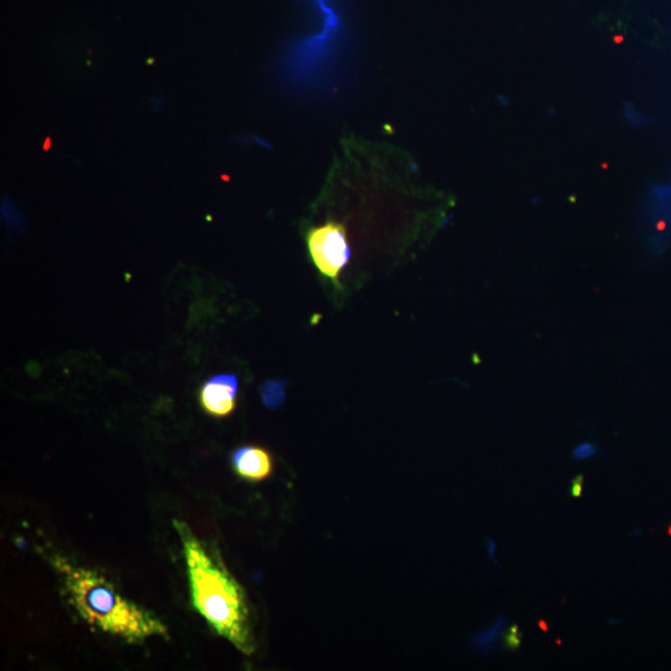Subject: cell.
Listing matches in <instances>:
<instances>
[{
    "instance_id": "1",
    "label": "cell",
    "mask_w": 671,
    "mask_h": 671,
    "mask_svg": "<svg viewBox=\"0 0 671 671\" xmlns=\"http://www.w3.org/2000/svg\"><path fill=\"white\" fill-rule=\"evenodd\" d=\"M186 558L192 601L197 612L219 637L229 640L240 652L255 650L250 613L242 586L186 522L174 521Z\"/></svg>"
},
{
    "instance_id": "2",
    "label": "cell",
    "mask_w": 671,
    "mask_h": 671,
    "mask_svg": "<svg viewBox=\"0 0 671 671\" xmlns=\"http://www.w3.org/2000/svg\"><path fill=\"white\" fill-rule=\"evenodd\" d=\"M54 566L63 577L69 602L90 626L130 643L168 638L167 627L160 619L128 601L104 576L61 557H54Z\"/></svg>"
},
{
    "instance_id": "3",
    "label": "cell",
    "mask_w": 671,
    "mask_h": 671,
    "mask_svg": "<svg viewBox=\"0 0 671 671\" xmlns=\"http://www.w3.org/2000/svg\"><path fill=\"white\" fill-rule=\"evenodd\" d=\"M307 249L319 273L332 284L340 286L343 269L351 259L345 225L327 222L306 233Z\"/></svg>"
},
{
    "instance_id": "4",
    "label": "cell",
    "mask_w": 671,
    "mask_h": 671,
    "mask_svg": "<svg viewBox=\"0 0 671 671\" xmlns=\"http://www.w3.org/2000/svg\"><path fill=\"white\" fill-rule=\"evenodd\" d=\"M238 378L234 375L214 376L203 384L199 402L210 417L227 418L237 408Z\"/></svg>"
},
{
    "instance_id": "5",
    "label": "cell",
    "mask_w": 671,
    "mask_h": 671,
    "mask_svg": "<svg viewBox=\"0 0 671 671\" xmlns=\"http://www.w3.org/2000/svg\"><path fill=\"white\" fill-rule=\"evenodd\" d=\"M235 474L252 483H260L273 474L274 460L268 450L258 445H245L232 454Z\"/></svg>"
},
{
    "instance_id": "6",
    "label": "cell",
    "mask_w": 671,
    "mask_h": 671,
    "mask_svg": "<svg viewBox=\"0 0 671 671\" xmlns=\"http://www.w3.org/2000/svg\"><path fill=\"white\" fill-rule=\"evenodd\" d=\"M649 215L654 228L653 248L665 250L671 244V183L652 189Z\"/></svg>"
},
{
    "instance_id": "7",
    "label": "cell",
    "mask_w": 671,
    "mask_h": 671,
    "mask_svg": "<svg viewBox=\"0 0 671 671\" xmlns=\"http://www.w3.org/2000/svg\"><path fill=\"white\" fill-rule=\"evenodd\" d=\"M285 384L284 379L279 381H266L261 384L260 396L266 407L275 409L281 406L285 401Z\"/></svg>"
},
{
    "instance_id": "8",
    "label": "cell",
    "mask_w": 671,
    "mask_h": 671,
    "mask_svg": "<svg viewBox=\"0 0 671 671\" xmlns=\"http://www.w3.org/2000/svg\"><path fill=\"white\" fill-rule=\"evenodd\" d=\"M598 454V447L591 442L578 444L571 454V457L576 460H587Z\"/></svg>"
},
{
    "instance_id": "9",
    "label": "cell",
    "mask_w": 671,
    "mask_h": 671,
    "mask_svg": "<svg viewBox=\"0 0 671 671\" xmlns=\"http://www.w3.org/2000/svg\"><path fill=\"white\" fill-rule=\"evenodd\" d=\"M624 117H626L627 121L632 126H645L648 125L649 122L647 116L639 114V112L635 110L633 106H630V104L624 106Z\"/></svg>"
},
{
    "instance_id": "10",
    "label": "cell",
    "mask_w": 671,
    "mask_h": 671,
    "mask_svg": "<svg viewBox=\"0 0 671 671\" xmlns=\"http://www.w3.org/2000/svg\"><path fill=\"white\" fill-rule=\"evenodd\" d=\"M521 640H522V634L519 632V627L512 626L509 629V632H507L505 635L506 648H509L510 650L519 649L521 645Z\"/></svg>"
},
{
    "instance_id": "11",
    "label": "cell",
    "mask_w": 671,
    "mask_h": 671,
    "mask_svg": "<svg viewBox=\"0 0 671 671\" xmlns=\"http://www.w3.org/2000/svg\"><path fill=\"white\" fill-rule=\"evenodd\" d=\"M583 481H585V476H583L582 474L577 475L576 478L572 480L571 485L572 498H581L583 494Z\"/></svg>"
},
{
    "instance_id": "12",
    "label": "cell",
    "mask_w": 671,
    "mask_h": 671,
    "mask_svg": "<svg viewBox=\"0 0 671 671\" xmlns=\"http://www.w3.org/2000/svg\"><path fill=\"white\" fill-rule=\"evenodd\" d=\"M537 624H539V627H540L542 630H544V632H547V629H548V628H547V623H546L545 621H542V619H540V621L537 622Z\"/></svg>"
},
{
    "instance_id": "13",
    "label": "cell",
    "mask_w": 671,
    "mask_h": 671,
    "mask_svg": "<svg viewBox=\"0 0 671 671\" xmlns=\"http://www.w3.org/2000/svg\"><path fill=\"white\" fill-rule=\"evenodd\" d=\"M608 623L612 624V626H614V624H618L619 621H618V619H611V621H608Z\"/></svg>"
},
{
    "instance_id": "14",
    "label": "cell",
    "mask_w": 671,
    "mask_h": 671,
    "mask_svg": "<svg viewBox=\"0 0 671 671\" xmlns=\"http://www.w3.org/2000/svg\"><path fill=\"white\" fill-rule=\"evenodd\" d=\"M639 534H640V531H634L632 536L639 535Z\"/></svg>"
}]
</instances>
